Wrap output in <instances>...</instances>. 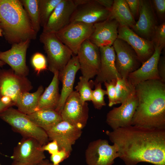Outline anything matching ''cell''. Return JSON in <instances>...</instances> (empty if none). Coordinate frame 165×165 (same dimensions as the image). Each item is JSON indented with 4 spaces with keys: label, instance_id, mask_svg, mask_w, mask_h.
Here are the masks:
<instances>
[{
    "label": "cell",
    "instance_id": "cell-25",
    "mask_svg": "<svg viewBox=\"0 0 165 165\" xmlns=\"http://www.w3.org/2000/svg\"><path fill=\"white\" fill-rule=\"evenodd\" d=\"M27 115L33 123L46 131L63 120L61 115L51 109H41Z\"/></svg>",
    "mask_w": 165,
    "mask_h": 165
},
{
    "label": "cell",
    "instance_id": "cell-41",
    "mask_svg": "<svg viewBox=\"0 0 165 165\" xmlns=\"http://www.w3.org/2000/svg\"><path fill=\"white\" fill-rule=\"evenodd\" d=\"M97 2L106 9L110 11L113 3V0H96Z\"/></svg>",
    "mask_w": 165,
    "mask_h": 165
},
{
    "label": "cell",
    "instance_id": "cell-13",
    "mask_svg": "<svg viewBox=\"0 0 165 165\" xmlns=\"http://www.w3.org/2000/svg\"><path fill=\"white\" fill-rule=\"evenodd\" d=\"M138 103L135 91L120 106L113 108L108 113L106 122L112 130L131 125Z\"/></svg>",
    "mask_w": 165,
    "mask_h": 165
},
{
    "label": "cell",
    "instance_id": "cell-42",
    "mask_svg": "<svg viewBox=\"0 0 165 165\" xmlns=\"http://www.w3.org/2000/svg\"><path fill=\"white\" fill-rule=\"evenodd\" d=\"M91 0H73L76 7L85 4L89 2Z\"/></svg>",
    "mask_w": 165,
    "mask_h": 165
},
{
    "label": "cell",
    "instance_id": "cell-19",
    "mask_svg": "<svg viewBox=\"0 0 165 165\" xmlns=\"http://www.w3.org/2000/svg\"><path fill=\"white\" fill-rule=\"evenodd\" d=\"M110 11L102 6L96 0H91L88 3L76 7L70 22H79L94 24L108 19Z\"/></svg>",
    "mask_w": 165,
    "mask_h": 165
},
{
    "label": "cell",
    "instance_id": "cell-47",
    "mask_svg": "<svg viewBox=\"0 0 165 165\" xmlns=\"http://www.w3.org/2000/svg\"><path fill=\"white\" fill-rule=\"evenodd\" d=\"M2 29L0 28V36H2Z\"/></svg>",
    "mask_w": 165,
    "mask_h": 165
},
{
    "label": "cell",
    "instance_id": "cell-36",
    "mask_svg": "<svg viewBox=\"0 0 165 165\" xmlns=\"http://www.w3.org/2000/svg\"><path fill=\"white\" fill-rule=\"evenodd\" d=\"M116 80L117 79H114L109 82H104L108 99V105L110 107L116 105Z\"/></svg>",
    "mask_w": 165,
    "mask_h": 165
},
{
    "label": "cell",
    "instance_id": "cell-46",
    "mask_svg": "<svg viewBox=\"0 0 165 165\" xmlns=\"http://www.w3.org/2000/svg\"><path fill=\"white\" fill-rule=\"evenodd\" d=\"M6 64L4 62L0 60V67H2Z\"/></svg>",
    "mask_w": 165,
    "mask_h": 165
},
{
    "label": "cell",
    "instance_id": "cell-21",
    "mask_svg": "<svg viewBox=\"0 0 165 165\" xmlns=\"http://www.w3.org/2000/svg\"><path fill=\"white\" fill-rule=\"evenodd\" d=\"M119 24L116 20L110 18L96 23L88 39L99 48L112 46L118 38Z\"/></svg>",
    "mask_w": 165,
    "mask_h": 165
},
{
    "label": "cell",
    "instance_id": "cell-16",
    "mask_svg": "<svg viewBox=\"0 0 165 165\" xmlns=\"http://www.w3.org/2000/svg\"><path fill=\"white\" fill-rule=\"evenodd\" d=\"M49 140L55 141L59 149L71 152L72 146L81 136L82 129L62 120L46 131Z\"/></svg>",
    "mask_w": 165,
    "mask_h": 165
},
{
    "label": "cell",
    "instance_id": "cell-6",
    "mask_svg": "<svg viewBox=\"0 0 165 165\" xmlns=\"http://www.w3.org/2000/svg\"><path fill=\"white\" fill-rule=\"evenodd\" d=\"M94 30L93 24L70 22L55 34L58 38L77 55L83 42L88 39Z\"/></svg>",
    "mask_w": 165,
    "mask_h": 165
},
{
    "label": "cell",
    "instance_id": "cell-2",
    "mask_svg": "<svg viewBox=\"0 0 165 165\" xmlns=\"http://www.w3.org/2000/svg\"><path fill=\"white\" fill-rule=\"evenodd\" d=\"M137 106L131 125L165 130V84L151 80L135 86Z\"/></svg>",
    "mask_w": 165,
    "mask_h": 165
},
{
    "label": "cell",
    "instance_id": "cell-5",
    "mask_svg": "<svg viewBox=\"0 0 165 165\" xmlns=\"http://www.w3.org/2000/svg\"><path fill=\"white\" fill-rule=\"evenodd\" d=\"M39 41L47 54L48 69L53 74L61 71L73 55L71 50L57 37L55 34L42 32Z\"/></svg>",
    "mask_w": 165,
    "mask_h": 165
},
{
    "label": "cell",
    "instance_id": "cell-28",
    "mask_svg": "<svg viewBox=\"0 0 165 165\" xmlns=\"http://www.w3.org/2000/svg\"><path fill=\"white\" fill-rule=\"evenodd\" d=\"M36 33L39 31L40 22L39 0H20Z\"/></svg>",
    "mask_w": 165,
    "mask_h": 165
},
{
    "label": "cell",
    "instance_id": "cell-4",
    "mask_svg": "<svg viewBox=\"0 0 165 165\" xmlns=\"http://www.w3.org/2000/svg\"><path fill=\"white\" fill-rule=\"evenodd\" d=\"M0 118L23 137L34 138L42 146L48 142L49 139L46 132L33 123L27 115L17 109L12 107L6 108L0 113Z\"/></svg>",
    "mask_w": 165,
    "mask_h": 165
},
{
    "label": "cell",
    "instance_id": "cell-17",
    "mask_svg": "<svg viewBox=\"0 0 165 165\" xmlns=\"http://www.w3.org/2000/svg\"><path fill=\"white\" fill-rule=\"evenodd\" d=\"M73 0H62L50 15L42 32L56 34L70 22L72 16L76 9Z\"/></svg>",
    "mask_w": 165,
    "mask_h": 165
},
{
    "label": "cell",
    "instance_id": "cell-27",
    "mask_svg": "<svg viewBox=\"0 0 165 165\" xmlns=\"http://www.w3.org/2000/svg\"><path fill=\"white\" fill-rule=\"evenodd\" d=\"M43 91V87L40 86L35 92L23 93L16 99L15 105L20 112L26 115L30 114L36 111L39 98Z\"/></svg>",
    "mask_w": 165,
    "mask_h": 165
},
{
    "label": "cell",
    "instance_id": "cell-35",
    "mask_svg": "<svg viewBox=\"0 0 165 165\" xmlns=\"http://www.w3.org/2000/svg\"><path fill=\"white\" fill-rule=\"evenodd\" d=\"M152 6L160 24L165 22V0H151Z\"/></svg>",
    "mask_w": 165,
    "mask_h": 165
},
{
    "label": "cell",
    "instance_id": "cell-15",
    "mask_svg": "<svg viewBox=\"0 0 165 165\" xmlns=\"http://www.w3.org/2000/svg\"><path fill=\"white\" fill-rule=\"evenodd\" d=\"M159 24L151 0H139V18L131 29L140 37L151 41L152 33Z\"/></svg>",
    "mask_w": 165,
    "mask_h": 165
},
{
    "label": "cell",
    "instance_id": "cell-18",
    "mask_svg": "<svg viewBox=\"0 0 165 165\" xmlns=\"http://www.w3.org/2000/svg\"><path fill=\"white\" fill-rule=\"evenodd\" d=\"M118 38L127 42L134 50L141 64L153 54L155 48L151 41L136 34L130 28L119 24Z\"/></svg>",
    "mask_w": 165,
    "mask_h": 165
},
{
    "label": "cell",
    "instance_id": "cell-30",
    "mask_svg": "<svg viewBox=\"0 0 165 165\" xmlns=\"http://www.w3.org/2000/svg\"><path fill=\"white\" fill-rule=\"evenodd\" d=\"M62 0H39L40 22L43 28L57 5Z\"/></svg>",
    "mask_w": 165,
    "mask_h": 165
},
{
    "label": "cell",
    "instance_id": "cell-48",
    "mask_svg": "<svg viewBox=\"0 0 165 165\" xmlns=\"http://www.w3.org/2000/svg\"><path fill=\"white\" fill-rule=\"evenodd\" d=\"M0 165H1V164H0ZM11 165H12L11 164Z\"/></svg>",
    "mask_w": 165,
    "mask_h": 165
},
{
    "label": "cell",
    "instance_id": "cell-22",
    "mask_svg": "<svg viewBox=\"0 0 165 165\" xmlns=\"http://www.w3.org/2000/svg\"><path fill=\"white\" fill-rule=\"evenodd\" d=\"M162 50L155 49L152 56L141 64L137 70L130 74L127 77L128 81L134 86L146 81L160 80L157 70L158 62Z\"/></svg>",
    "mask_w": 165,
    "mask_h": 165
},
{
    "label": "cell",
    "instance_id": "cell-44",
    "mask_svg": "<svg viewBox=\"0 0 165 165\" xmlns=\"http://www.w3.org/2000/svg\"><path fill=\"white\" fill-rule=\"evenodd\" d=\"M37 165H53V164L49 160L45 159Z\"/></svg>",
    "mask_w": 165,
    "mask_h": 165
},
{
    "label": "cell",
    "instance_id": "cell-1",
    "mask_svg": "<svg viewBox=\"0 0 165 165\" xmlns=\"http://www.w3.org/2000/svg\"><path fill=\"white\" fill-rule=\"evenodd\" d=\"M105 133L126 165H165V130L131 125Z\"/></svg>",
    "mask_w": 165,
    "mask_h": 165
},
{
    "label": "cell",
    "instance_id": "cell-12",
    "mask_svg": "<svg viewBox=\"0 0 165 165\" xmlns=\"http://www.w3.org/2000/svg\"><path fill=\"white\" fill-rule=\"evenodd\" d=\"M42 146L34 138L23 137L14 148L11 158L16 162L37 165L46 158Z\"/></svg>",
    "mask_w": 165,
    "mask_h": 165
},
{
    "label": "cell",
    "instance_id": "cell-29",
    "mask_svg": "<svg viewBox=\"0 0 165 165\" xmlns=\"http://www.w3.org/2000/svg\"><path fill=\"white\" fill-rule=\"evenodd\" d=\"M135 91V86L127 79L118 78L116 86V105L124 102Z\"/></svg>",
    "mask_w": 165,
    "mask_h": 165
},
{
    "label": "cell",
    "instance_id": "cell-32",
    "mask_svg": "<svg viewBox=\"0 0 165 165\" xmlns=\"http://www.w3.org/2000/svg\"><path fill=\"white\" fill-rule=\"evenodd\" d=\"M151 41L154 48L162 50L165 46V21L155 28L151 36Z\"/></svg>",
    "mask_w": 165,
    "mask_h": 165
},
{
    "label": "cell",
    "instance_id": "cell-26",
    "mask_svg": "<svg viewBox=\"0 0 165 165\" xmlns=\"http://www.w3.org/2000/svg\"><path fill=\"white\" fill-rule=\"evenodd\" d=\"M108 18L114 19L119 25L131 28L136 24L126 0H114Z\"/></svg>",
    "mask_w": 165,
    "mask_h": 165
},
{
    "label": "cell",
    "instance_id": "cell-14",
    "mask_svg": "<svg viewBox=\"0 0 165 165\" xmlns=\"http://www.w3.org/2000/svg\"><path fill=\"white\" fill-rule=\"evenodd\" d=\"M30 41L28 40L13 44L8 50L0 51V60L9 65L18 75L26 77L28 75L29 69L26 64V55Z\"/></svg>",
    "mask_w": 165,
    "mask_h": 165
},
{
    "label": "cell",
    "instance_id": "cell-39",
    "mask_svg": "<svg viewBox=\"0 0 165 165\" xmlns=\"http://www.w3.org/2000/svg\"><path fill=\"white\" fill-rule=\"evenodd\" d=\"M157 70L160 80L165 83V57L160 56L157 65Z\"/></svg>",
    "mask_w": 165,
    "mask_h": 165
},
{
    "label": "cell",
    "instance_id": "cell-45",
    "mask_svg": "<svg viewBox=\"0 0 165 165\" xmlns=\"http://www.w3.org/2000/svg\"><path fill=\"white\" fill-rule=\"evenodd\" d=\"M12 165H29L26 164L21 163L19 162H17L13 161L12 164Z\"/></svg>",
    "mask_w": 165,
    "mask_h": 165
},
{
    "label": "cell",
    "instance_id": "cell-34",
    "mask_svg": "<svg viewBox=\"0 0 165 165\" xmlns=\"http://www.w3.org/2000/svg\"><path fill=\"white\" fill-rule=\"evenodd\" d=\"M31 62L32 67L37 75L47 69L46 58L40 53H35L32 57Z\"/></svg>",
    "mask_w": 165,
    "mask_h": 165
},
{
    "label": "cell",
    "instance_id": "cell-3",
    "mask_svg": "<svg viewBox=\"0 0 165 165\" xmlns=\"http://www.w3.org/2000/svg\"><path fill=\"white\" fill-rule=\"evenodd\" d=\"M0 28L12 44L35 40L37 37L20 0H0Z\"/></svg>",
    "mask_w": 165,
    "mask_h": 165
},
{
    "label": "cell",
    "instance_id": "cell-7",
    "mask_svg": "<svg viewBox=\"0 0 165 165\" xmlns=\"http://www.w3.org/2000/svg\"><path fill=\"white\" fill-rule=\"evenodd\" d=\"M112 46L115 53L117 71L122 78L127 79L142 64L134 50L124 40L117 38Z\"/></svg>",
    "mask_w": 165,
    "mask_h": 165
},
{
    "label": "cell",
    "instance_id": "cell-38",
    "mask_svg": "<svg viewBox=\"0 0 165 165\" xmlns=\"http://www.w3.org/2000/svg\"><path fill=\"white\" fill-rule=\"evenodd\" d=\"M130 11L136 21L139 16V0H126Z\"/></svg>",
    "mask_w": 165,
    "mask_h": 165
},
{
    "label": "cell",
    "instance_id": "cell-24",
    "mask_svg": "<svg viewBox=\"0 0 165 165\" xmlns=\"http://www.w3.org/2000/svg\"><path fill=\"white\" fill-rule=\"evenodd\" d=\"M58 73L56 72L53 74L51 83L41 95L36 111L41 109L55 110L57 108L60 96L59 93Z\"/></svg>",
    "mask_w": 165,
    "mask_h": 165
},
{
    "label": "cell",
    "instance_id": "cell-37",
    "mask_svg": "<svg viewBox=\"0 0 165 165\" xmlns=\"http://www.w3.org/2000/svg\"><path fill=\"white\" fill-rule=\"evenodd\" d=\"M71 152L64 149H61L57 152L51 155L50 160L53 165H60V163L68 158Z\"/></svg>",
    "mask_w": 165,
    "mask_h": 165
},
{
    "label": "cell",
    "instance_id": "cell-31",
    "mask_svg": "<svg viewBox=\"0 0 165 165\" xmlns=\"http://www.w3.org/2000/svg\"><path fill=\"white\" fill-rule=\"evenodd\" d=\"M94 86V81L88 80L82 76L79 77V81L75 87L83 102L91 101L92 89Z\"/></svg>",
    "mask_w": 165,
    "mask_h": 165
},
{
    "label": "cell",
    "instance_id": "cell-11",
    "mask_svg": "<svg viewBox=\"0 0 165 165\" xmlns=\"http://www.w3.org/2000/svg\"><path fill=\"white\" fill-rule=\"evenodd\" d=\"M77 56L82 76L89 80L98 74L101 63L99 47L86 39L82 44Z\"/></svg>",
    "mask_w": 165,
    "mask_h": 165
},
{
    "label": "cell",
    "instance_id": "cell-10",
    "mask_svg": "<svg viewBox=\"0 0 165 165\" xmlns=\"http://www.w3.org/2000/svg\"><path fill=\"white\" fill-rule=\"evenodd\" d=\"M85 157L87 165H112L119 155L115 145H110L107 140L100 139L90 143Z\"/></svg>",
    "mask_w": 165,
    "mask_h": 165
},
{
    "label": "cell",
    "instance_id": "cell-20",
    "mask_svg": "<svg viewBox=\"0 0 165 165\" xmlns=\"http://www.w3.org/2000/svg\"><path fill=\"white\" fill-rule=\"evenodd\" d=\"M80 68L77 56L73 55L63 70L59 72L58 79L62 82V88L59 103L55 110L60 114L67 98L74 91L75 76Z\"/></svg>",
    "mask_w": 165,
    "mask_h": 165
},
{
    "label": "cell",
    "instance_id": "cell-43",
    "mask_svg": "<svg viewBox=\"0 0 165 165\" xmlns=\"http://www.w3.org/2000/svg\"><path fill=\"white\" fill-rule=\"evenodd\" d=\"M12 106L4 103L0 99V113Z\"/></svg>",
    "mask_w": 165,
    "mask_h": 165
},
{
    "label": "cell",
    "instance_id": "cell-40",
    "mask_svg": "<svg viewBox=\"0 0 165 165\" xmlns=\"http://www.w3.org/2000/svg\"><path fill=\"white\" fill-rule=\"evenodd\" d=\"M41 149L43 152L47 151L51 155L57 152L60 150L57 143L55 141H52L42 145Z\"/></svg>",
    "mask_w": 165,
    "mask_h": 165
},
{
    "label": "cell",
    "instance_id": "cell-8",
    "mask_svg": "<svg viewBox=\"0 0 165 165\" xmlns=\"http://www.w3.org/2000/svg\"><path fill=\"white\" fill-rule=\"evenodd\" d=\"M32 88L31 82L26 77L16 75L11 69L0 68V98L10 97L15 105L20 95Z\"/></svg>",
    "mask_w": 165,
    "mask_h": 165
},
{
    "label": "cell",
    "instance_id": "cell-23",
    "mask_svg": "<svg viewBox=\"0 0 165 165\" xmlns=\"http://www.w3.org/2000/svg\"><path fill=\"white\" fill-rule=\"evenodd\" d=\"M100 54V67L94 82L102 84L122 78L116 68L115 53L112 46L99 48Z\"/></svg>",
    "mask_w": 165,
    "mask_h": 165
},
{
    "label": "cell",
    "instance_id": "cell-33",
    "mask_svg": "<svg viewBox=\"0 0 165 165\" xmlns=\"http://www.w3.org/2000/svg\"><path fill=\"white\" fill-rule=\"evenodd\" d=\"M94 83L95 89L92 91L91 101L95 108L100 110L106 105L104 96L107 95V92L102 88L101 83Z\"/></svg>",
    "mask_w": 165,
    "mask_h": 165
},
{
    "label": "cell",
    "instance_id": "cell-9",
    "mask_svg": "<svg viewBox=\"0 0 165 165\" xmlns=\"http://www.w3.org/2000/svg\"><path fill=\"white\" fill-rule=\"evenodd\" d=\"M88 113V103L82 101L75 90L67 98L61 115L63 120L82 130L86 124Z\"/></svg>",
    "mask_w": 165,
    "mask_h": 165
}]
</instances>
